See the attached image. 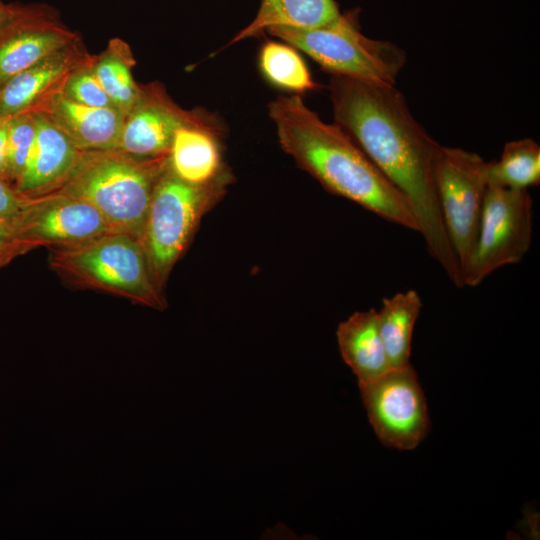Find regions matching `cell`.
<instances>
[{"instance_id": "6da1fadb", "label": "cell", "mask_w": 540, "mask_h": 540, "mask_svg": "<svg viewBox=\"0 0 540 540\" xmlns=\"http://www.w3.org/2000/svg\"><path fill=\"white\" fill-rule=\"evenodd\" d=\"M329 90L335 123L405 196L429 254L457 287H463L462 269L443 223L435 186V163L442 145L413 117L395 85L332 75Z\"/></svg>"}, {"instance_id": "7a4b0ae2", "label": "cell", "mask_w": 540, "mask_h": 540, "mask_svg": "<svg viewBox=\"0 0 540 540\" xmlns=\"http://www.w3.org/2000/svg\"><path fill=\"white\" fill-rule=\"evenodd\" d=\"M268 111L281 148L327 191L418 232L405 196L341 126L324 122L299 95L278 96Z\"/></svg>"}, {"instance_id": "3957f363", "label": "cell", "mask_w": 540, "mask_h": 540, "mask_svg": "<svg viewBox=\"0 0 540 540\" xmlns=\"http://www.w3.org/2000/svg\"><path fill=\"white\" fill-rule=\"evenodd\" d=\"M167 165L168 155L141 158L117 148L83 151L54 192L87 202L114 231L141 242L154 188Z\"/></svg>"}, {"instance_id": "277c9868", "label": "cell", "mask_w": 540, "mask_h": 540, "mask_svg": "<svg viewBox=\"0 0 540 540\" xmlns=\"http://www.w3.org/2000/svg\"><path fill=\"white\" fill-rule=\"evenodd\" d=\"M50 248L51 267L70 283L156 310L166 308L144 248L133 236L109 231L79 243Z\"/></svg>"}, {"instance_id": "5b68a950", "label": "cell", "mask_w": 540, "mask_h": 540, "mask_svg": "<svg viewBox=\"0 0 540 540\" xmlns=\"http://www.w3.org/2000/svg\"><path fill=\"white\" fill-rule=\"evenodd\" d=\"M266 32L301 50L332 75L363 82L395 85L406 62V53L396 44L362 34L353 13L340 14L316 28L274 26Z\"/></svg>"}, {"instance_id": "8992f818", "label": "cell", "mask_w": 540, "mask_h": 540, "mask_svg": "<svg viewBox=\"0 0 540 540\" xmlns=\"http://www.w3.org/2000/svg\"><path fill=\"white\" fill-rule=\"evenodd\" d=\"M230 175L208 185H192L168 165L150 202L141 244L153 279L161 290L201 216L222 195Z\"/></svg>"}, {"instance_id": "52a82bcc", "label": "cell", "mask_w": 540, "mask_h": 540, "mask_svg": "<svg viewBox=\"0 0 540 540\" xmlns=\"http://www.w3.org/2000/svg\"><path fill=\"white\" fill-rule=\"evenodd\" d=\"M533 200L528 189L488 185L463 286L476 287L495 270L520 262L532 240Z\"/></svg>"}, {"instance_id": "ba28073f", "label": "cell", "mask_w": 540, "mask_h": 540, "mask_svg": "<svg viewBox=\"0 0 540 540\" xmlns=\"http://www.w3.org/2000/svg\"><path fill=\"white\" fill-rule=\"evenodd\" d=\"M488 165L477 153L445 146L441 147L435 163L439 207L461 269L475 246L489 185Z\"/></svg>"}, {"instance_id": "9c48e42d", "label": "cell", "mask_w": 540, "mask_h": 540, "mask_svg": "<svg viewBox=\"0 0 540 540\" xmlns=\"http://www.w3.org/2000/svg\"><path fill=\"white\" fill-rule=\"evenodd\" d=\"M368 420L379 441L398 450H413L430 429L425 394L411 364L390 368L359 384Z\"/></svg>"}, {"instance_id": "30bf717a", "label": "cell", "mask_w": 540, "mask_h": 540, "mask_svg": "<svg viewBox=\"0 0 540 540\" xmlns=\"http://www.w3.org/2000/svg\"><path fill=\"white\" fill-rule=\"evenodd\" d=\"M10 223L34 249L67 246L114 231L93 206L59 192L27 197Z\"/></svg>"}, {"instance_id": "8fae6325", "label": "cell", "mask_w": 540, "mask_h": 540, "mask_svg": "<svg viewBox=\"0 0 540 540\" xmlns=\"http://www.w3.org/2000/svg\"><path fill=\"white\" fill-rule=\"evenodd\" d=\"M189 124L221 126L205 111L178 106L163 84H141L137 102L124 117L117 149L141 158L168 155L177 129Z\"/></svg>"}, {"instance_id": "7c38bea8", "label": "cell", "mask_w": 540, "mask_h": 540, "mask_svg": "<svg viewBox=\"0 0 540 540\" xmlns=\"http://www.w3.org/2000/svg\"><path fill=\"white\" fill-rule=\"evenodd\" d=\"M89 55L79 38L11 78L0 87V118L45 113L63 93L72 71Z\"/></svg>"}, {"instance_id": "4fadbf2b", "label": "cell", "mask_w": 540, "mask_h": 540, "mask_svg": "<svg viewBox=\"0 0 540 540\" xmlns=\"http://www.w3.org/2000/svg\"><path fill=\"white\" fill-rule=\"evenodd\" d=\"M79 38L62 23L56 10L37 4L0 37V87Z\"/></svg>"}, {"instance_id": "5bb4252c", "label": "cell", "mask_w": 540, "mask_h": 540, "mask_svg": "<svg viewBox=\"0 0 540 540\" xmlns=\"http://www.w3.org/2000/svg\"><path fill=\"white\" fill-rule=\"evenodd\" d=\"M36 136L26 167L16 190L26 197L54 192L68 178L83 151L44 113H32Z\"/></svg>"}, {"instance_id": "9a60e30c", "label": "cell", "mask_w": 540, "mask_h": 540, "mask_svg": "<svg viewBox=\"0 0 540 540\" xmlns=\"http://www.w3.org/2000/svg\"><path fill=\"white\" fill-rule=\"evenodd\" d=\"M221 134V126L189 124L178 128L168 153L171 172L186 183L201 186L228 176L222 162Z\"/></svg>"}, {"instance_id": "2e32d148", "label": "cell", "mask_w": 540, "mask_h": 540, "mask_svg": "<svg viewBox=\"0 0 540 540\" xmlns=\"http://www.w3.org/2000/svg\"><path fill=\"white\" fill-rule=\"evenodd\" d=\"M81 151L115 149L124 113L115 107H92L62 94L44 113Z\"/></svg>"}, {"instance_id": "e0dca14e", "label": "cell", "mask_w": 540, "mask_h": 540, "mask_svg": "<svg viewBox=\"0 0 540 540\" xmlns=\"http://www.w3.org/2000/svg\"><path fill=\"white\" fill-rule=\"evenodd\" d=\"M336 337L342 359L356 376L358 385L375 380L391 368L377 310L353 313L338 325Z\"/></svg>"}, {"instance_id": "ac0fdd59", "label": "cell", "mask_w": 540, "mask_h": 540, "mask_svg": "<svg viewBox=\"0 0 540 540\" xmlns=\"http://www.w3.org/2000/svg\"><path fill=\"white\" fill-rule=\"evenodd\" d=\"M340 14L334 0H262L253 20L229 44L257 37L274 26L302 29L320 27Z\"/></svg>"}, {"instance_id": "d6986e66", "label": "cell", "mask_w": 540, "mask_h": 540, "mask_svg": "<svg viewBox=\"0 0 540 540\" xmlns=\"http://www.w3.org/2000/svg\"><path fill=\"white\" fill-rule=\"evenodd\" d=\"M422 300L416 290L399 292L382 301L378 325L391 368L410 364L411 343Z\"/></svg>"}, {"instance_id": "ffe728a7", "label": "cell", "mask_w": 540, "mask_h": 540, "mask_svg": "<svg viewBox=\"0 0 540 540\" xmlns=\"http://www.w3.org/2000/svg\"><path fill=\"white\" fill-rule=\"evenodd\" d=\"M135 58L128 43L120 38H113L98 55H93L92 67L100 84L113 104L124 115L137 102L141 93L132 75Z\"/></svg>"}, {"instance_id": "44dd1931", "label": "cell", "mask_w": 540, "mask_h": 540, "mask_svg": "<svg viewBox=\"0 0 540 540\" xmlns=\"http://www.w3.org/2000/svg\"><path fill=\"white\" fill-rule=\"evenodd\" d=\"M491 185L528 189L540 182V147L532 139H520L505 144L499 160L488 165Z\"/></svg>"}, {"instance_id": "7402d4cb", "label": "cell", "mask_w": 540, "mask_h": 540, "mask_svg": "<svg viewBox=\"0 0 540 540\" xmlns=\"http://www.w3.org/2000/svg\"><path fill=\"white\" fill-rule=\"evenodd\" d=\"M259 65L269 82L288 91L305 93L318 87L299 53L285 42L267 41Z\"/></svg>"}, {"instance_id": "603a6c76", "label": "cell", "mask_w": 540, "mask_h": 540, "mask_svg": "<svg viewBox=\"0 0 540 540\" xmlns=\"http://www.w3.org/2000/svg\"><path fill=\"white\" fill-rule=\"evenodd\" d=\"M35 136L36 123L32 113L9 118L7 179L14 187L26 167Z\"/></svg>"}, {"instance_id": "cb8c5ba5", "label": "cell", "mask_w": 540, "mask_h": 540, "mask_svg": "<svg viewBox=\"0 0 540 540\" xmlns=\"http://www.w3.org/2000/svg\"><path fill=\"white\" fill-rule=\"evenodd\" d=\"M92 60L93 55L90 54L72 71L62 95L87 106L115 107L93 71Z\"/></svg>"}, {"instance_id": "d4e9b609", "label": "cell", "mask_w": 540, "mask_h": 540, "mask_svg": "<svg viewBox=\"0 0 540 540\" xmlns=\"http://www.w3.org/2000/svg\"><path fill=\"white\" fill-rule=\"evenodd\" d=\"M33 249L18 236L10 221H0V268Z\"/></svg>"}, {"instance_id": "484cf974", "label": "cell", "mask_w": 540, "mask_h": 540, "mask_svg": "<svg viewBox=\"0 0 540 540\" xmlns=\"http://www.w3.org/2000/svg\"><path fill=\"white\" fill-rule=\"evenodd\" d=\"M26 198L10 182L0 178V221H11L21 210Z\"/></svg>"}, {"instance_id": "4316f807", "label": "cell", "mask_w": 540, "mask_h": 540, "mask_svg": "<svg viewBox=\"0 0 540 540\" xmlns=\"http://www.w3.org/2000/svg\"><path fill=\"white\" fill-rule=\"evenodd\" d=\"M37 4L5 3L0 0V37L18 20L29 14Z\"/></svg>"}, {"instance_id": "83f0119b", "label": "cell", "mask_w": 540, "mask_h": 540, "mask_svg": "<svg viewBox=\"0 0 540 540\" xmlns=\"http://www.w3.org/2000/svg\"><path fill=\"white\" fill-rule=\"evenodd\" d=\"M8 120L0 118V178L7 179L8 169ZM9 182V181H8Z\"/></svg>"}]
</instances>
